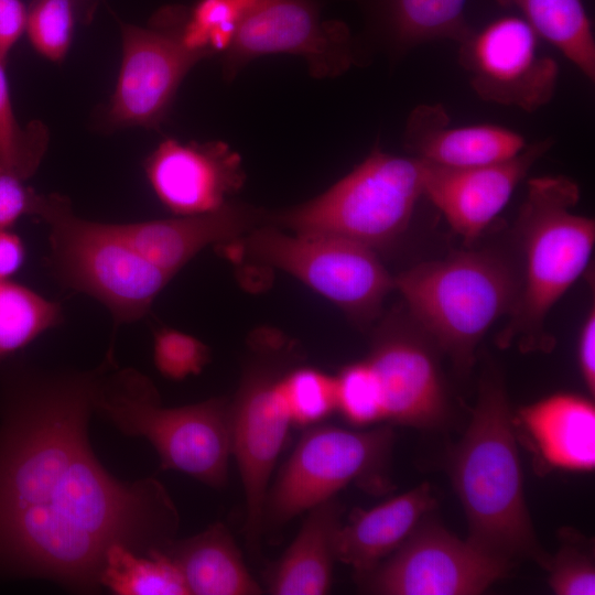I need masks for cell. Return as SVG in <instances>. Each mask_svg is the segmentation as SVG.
<instances>
[{
    "label": "cell",
    "instance_id": "6da1fadb",
    "mask_svg": "<svg viewBox=\"0 0 595 595\" xmlns=\"http://www.w3.org/2000/svg\"><path fill=\"white\" fill-rule=\"evenodd\" d=\"M99 368L32 371L10 380L0 402V575L67 591L101 589L107 551H165L177 508L153 477L127 483L88 439Z\"/></svg>",
    "mask_w": 595,
    "mask_h": 595
},
{
    "label": "cell",
    "instance_id": "7a4b0ae2",
    "mask_svg": "<svg viewBox=\"0 0 595 595\" xmlns=\"http://www.w3.org/2000/svg\"><path fill=\"white\" fill-rule=\"evenodd\" d=\"M512 414L504 380L494 368L480 379L470 423L450 457V477L464 509L467 540L510 562L551 560L526 505Z\"/></svg>",
    "mask_w": 595,
    "mask_h": 595
},
{
    "label": "cell",
    "instance_id": "3957f363",
    "mask_svg": "<svg viewBox=\"0 0 595 595\" xmlns=\"http://www.w3.org/2000/svg\"><path fill=\"white\" fill-rule=\"evenodd\" d=\"M580 187L565 175L532 177L519 209L515 234L522 255L520 290L497 345L513 342L522 351L549 350L545 329L555 303L587 268L595 245V221L572 208Z\"/></svg>",
    "mask_w": 595,
    "mask_h": 595
},
{
    "label": "cell",
    "instance_id": "277c9868",
    "mask_svg": "<svg viewBox=\"0 0 595 595\" xmlns=\"http://www.w3.org/2000/svg\"><path fill=\"white\" fill-rule=\"evenodd\" d=\"M408 314L445 354L455 370L467 375L489 328L512 312L520 271L493 249L465 250L421 262L394 278Z\"/></svg>",
    "mask_w": 595,
    "mask_h": 595
},
{
    "label": "cell",
    "instance_id": "5b68a950",
    "mask_svg": "<svg viewBox=\"0 0 595 595\" xmlns=\"http://www.w3.org/2000/svg\"><path fill=\"white\" fill-rule=\"evenodd\" d=\"M110 354L99 367L94 411L128 436L144 437L156 451L161 469L183 473L202 484H227L232 456L230 400L164 407L154 383L133 368L118 369Z\"/></svg>",
    "mask_w": 595,
    "mask_h": 595
},
{
    "label": "cell",
    "instance_id": "8992f818",
    "mask_svg": "<svg viewBox=\"0 0 595 595\" xmlns=\"http://www.w3.org/2000/svg\"><path fill=\"white\" fill-rule=\"evenodd\" d=\"M37 217L50 227V264L56 279L100 302L116 324L143 317L172 279L142 259L112 224L77 216L62 195H42Z\"/></svg>",
    "mask_w": 595,
    "mask_h": 595
},
{
    "label": "cell",
    "instance_id": "52a82bcc",
    "mask_svg": "<svg viewBox=\"0 0 595 595\" xmlns=\"http://www.w3.org/2000/svg\"><path fill=\"white\" fill-rule=\"evenodd\" d=\"M425 171L426 163L418 158L375 148L326 192L270 220L292 232L343 237L376 250L408 228L424 197Z\"/></svg>",
    "mask_w": 595,
    "mask_h": 595
},
{
    "label": "cell",
    "instance_id": "ba28073f",
    "mask_svg": "<svg viewBox=\"0 0 595 595\" xmlns=\"http://www.w3.org/2000/svg\"><path fill=\"white\" fill-rule=\"evenodd\" d=\"M393 442L390 425L367 431L321 423L306 428L269 486L262 515L263 537L334 498L353 483L370 491L386 488Z\"/></svg>",
    "mask_w": 595,
    "mask_h": 595
},
{
    "label": "cell",
    "instance_id": "9c48e42d",
    "mask_svg": "<svg viewBox=\"0 0 595 595\" xmlns=\"http://www.w3.org/2000/svg\"><path fill=\"white\" fill-rule=\"evenodd\" d=\"M248 255L295 277L359 325L371 323L394 289L376 250L329 235L256 227L242 240Z\"/></svg>",
    "mask_w": 595,
    "mask_h": 595
},
{
    "label": "cell",
    "instance_id": "30bf717a",
    "mask_svg": "<svg viewBox=\"0 0 595 595\" xmlns=\"http://www.w3.org/2000/svg\"><path fill=\"white\" fill-rule=\"evenodd\" d=\"M284 358L278 348L259 347L230 400L232 456L245 498L242 533L247 549L260 555L262 515L270 478L292 426L282 386Z\"/></svg>",
    "mask_w": 595,
    "mask_h": 595
},
{
    "label": "cell",
    "instance_id": "8fae6325",
    "mask_svg": "<svg viewBox=\"0 0 595 595\" xmlns=\"http://www.w3.org/2000/svg\"><path fill=\"white\" fill-rule=\"evenodd\" d=\"M186 14L184 8H169L147 28L121 23L122 61L106 108L111 128L158 127L184 76L205 58L182 41Z\"/></svg>",
    "mask_w": 595,
    "mask_h": 595
},
{
    "label": "cell",
    "instance_id": "7c38bea8",
    "mask_svg": "<svg viewBox=\"0 0 595 595\" xmlns=\"http://www.w3.org/2000/svg\"><path fill=\"white\" fill-rule=\"evenodd\" d=\"M513 562L421 521L405 541L357 581L380 595H476L505 577Z\"/></svg>",
    "mask_w": 595,
    "mask_h": 595
},
{
    "label": "cell",
    "instance_id": "4fadbf2b",
    "mask_svg": "<svg viewBox=\"0 0 595 595\" xmlns=\"http://www.w3.org/2000/svg\"><path fill=\"white\" fill-rule=\"evenodd\" d=\"M539 42L524 19L504 17L459 42L457 61L482 100L532 112L551 101L559 78Z\"/></svg>",
    "mask_w": 595,
    "mask_h": 595
},
{
    "label": "cell",
    "instance_id": "5bb4252c",
    "mask_svg": "<svg viewBox=\"0 0 595 595\" xmlns=\"http://www.w3.org/2000/svg\"><path fill=\"white\" fill-rule=\"evenodd\" d=\"M278 53L303 57L317 78L342 75L357 57L348 28L322 21L313 1L260 0L238 23L224 75L230 78L253 58Z\"/></svg>",
    "mask_w": 595,
    "mask_h": 595
},
{
    "label": "cell",
    "instance_id": "9a60e30c",
    "mask_svg": "<svg viewBox=\"0 0 595 595\" xmlns=\"http://www.w3.org/2000/svg\"><path fill=\"white\" fill-rule=\"evenodd\" d=\"M440 350L409 314L377 329L366 358L378 380L383 420L418 429L444 424L450 413Z\"/></svg>",
    "mask_w": 595,
    "mask_h": 595
},
{
    "label": "cell",
    "instance_id": "2e32d148",
    "mask_svg": "<svg viewBox=\"0 0 595 595\" xmlns=\"http://www.w3.org/2000/svg\"><path fill=\"white\" fill-rule=\"evenodd\" d=\"M548 138L527 144L508 160L473 167L426 163L424 197L465 244L475 241L505 208L534 163L552 147Z\"/></svg>",
    "mask_w": 595,
    "mask_h": 595
},
{
    "label": "cell",
    "instance_id": "e0dca14e",
    "mask_svg": "<svg viewBox=\"0 0 595 595\" xmlns=\"http://www.w3.org/2000/svg\"><path fill=\"white\" fill-rule=\"evenodd\" d=\"M158 199L176 216L218 209L244 181L239 155L220 141H162L145 159Z\"/></svg>",
    "mask_w": 595,
    "mask_h": 595
},
{
    "label": "cell",
    "instance_id": "ac0fdd59",
    "mask_svg": "<svg viewBox=\"0 0 595 595\" xmlns=\"http://www.w3.org/2000/svg\"><path fill=\"white\" fill-rule=\"evenodd\" d=\"M262 219V213L227 202L209 213L112 225L142 259L173 278L204 248L245 236Z\"/></svg>",
    "mask_w": 595,
    "mask_h": 595
},
{
    "label": "cell",
    "instance_id": "d6986e66",
    "mask_svg": "<svg viewBox=\"0 0 595 595\" xmlns=\"http://www.w3.org/2000/svg\"><path fill=\"white\" fill-rule=\"evenodd\" d=\"M411 156L445 167L488 165L513 158L526 148L518 132L495 125L452 127L442 104L418 105L403 132Z\"/></svg>",
    "mask_w": 595,
    "mask_h": 595
},
{
    "label": "cell",
    "instance_id": "ffe728a7",
    "mask_svg": "<svg viewBox=\"0 0 595 595\" xmlns=\"http://www.w3.org/2000/svg\"><path fill=\"white\" fill-rule=\"evenodd\" d=\"M428 483L367 509H358L335 536V558L360 578L393 553L433 509Z\"/></svg>",
    "mask_w": 595,
    "mask_h": 595
},
{
    "label": "cell",
    "instance_id": "44dd1931",
    "mask_svg": "<svg viewBox=\"0 0 595 595\" xmlns=\"http://www.w3.org/2000/svg\"><path fill=\"white\" fill-rule=\"evenodd\" d=\"M519 420L543 459L555 468L595 466V407L576 393H554L519 411Z\"/></svg>",
    "mask_w": 595,
    "mask_h": 595
},
{
    "label": "cell",
    "instance_id": "7402d4cb",
    "mask_svg": "<svg viewBox=\"0 0 595 595\" xmlns=\"http://www.w3.org/2000/svg\"><path fill=\"white\" fill-rule=\"evenodd\" d=\"M306 512L292 543L266 573L269 594L323 595L331 588L342 507L334 497Z\"/></svg>",
    "mask_w": 595,
    "mask_h": 595
},
{
    "label": "cell",
    "instance_id": "603a6c76",
    "mask_svg": "<svg viewBox=\"0 0 595 595\" xmlns=\"http://www.w3.org/2000/svg\"><path fill=\"white\" fill-rule=\"evenodd\" d=\"M164 552L177 565L190 594L263 593L249 572L234 536L220 521L209 524L193 537L175 539Z\"/></svg>",
    "mask_w": 595,
    "mask_h": 595
},
{
    "label": "cell",
    "instance_id": "cb8c5ba5",
    "mask_svg": "<svg viewBox=\"0 0 595 595\" xmlns=\"http://www.w3.org/2000/svg\"><path fill=\"white\" fill-rule=\"evenodd\" d=\"M515 8L540 39L555 46L591 82L595 39L583 0H496Z\"/></svg>",
    "mask_w": 595,
    "mask_h": 595
},
{
    "label": "cell",
    "instance_id": "d4e9b609",
    "mask_svg": "<svg viewBox=\"0 0 595 595\" xmlns=\"http://www.w3.org/2000/svg\"><path fill=\"white\" fill-rule=\"evenodd\" d=\"M100 585L118 595L190 594L177 565L164 551L139 554L121 544L107 551Z\"/></svg>",
    "mask_w": 595,
    "mask_h": 595
},
{
    "label": "cell",
    "instance_id": "484cf974",
    "mask_svg": "<svg viewBox=\"0 0 595 595\" xmlns=\"http://www.w3.org/2000/svg\"><path fill=\"white\" fill-rule=\"evenodd\" d=\"M467 0H386L392 35L410 47L435 40L462 42L473 29L466 21Z\"/></svg>",
    "mask_w": 595,
    "mask_h": 595
},
{
    "label": "cell",
    "instance_id": "4316f807",
    "mask_svg": "<svg viewBox=\"0 0 595 595\" xmlns=\"http://www.w3.org/2000/svg\"><path fill=\"white\" fill-rule=\"evenodd\" d=\"M62 307L12 280L0 281V364L62 322Z\"/></svg>",
    "mask_w": 595,
    "mask_h": 595
},
{
    "label": "cell",
    "instance_id": "83f0119b",
    "mask_svg": "<svg viewBox=\"0 0 595 595\" xmlns=\"http://www.w3.org/2000/svg\"><path fill=\"white\" fill-rule=\"evenodd\" d=\"M6 61L0 58V166L23 180L39 169L48 147V129L40 120L22 126L13 110Z\"/></svg>",
    "mask_w": 595,
    "mask_h": 595
},
{
    "label": "cell",
    "instance_id": "f1b7e54d",
    "mask_svg": "<svg viewBox=\"0 0 595 595\" xmlns=\"http://www.w3.org/2000/svg\"><path fill=\"white\" fill-rule=\"evenodd\" d=\"M292 425L309 428L336 411L335 377L315 368H290L282 378Z\"/></svg>",
    "mask_w": 595,
    "mask_h": 595
},
{
    "label": "cell",
    "instance_id": "f546056e",
    "mask_svg": "<svg viewBox=\"0 0 595 595\" xmlns=\"http://www.w3.org/2000/svg\"><path fill=\"white\" fill-rule=\"evenodd\" d=\"M335 382L336 411L347 422L365 426L383 420L380 387L367 359L342 368Z\"/></svg>",
    "mask_w": 595,
    "mask_h": 595
},
{
    "label": "cell",
    "instance_id": "4dcf8cb0",
    "mask_svg": "<svg viewBox=\"0 0 595 595\" xmlns=\"http://www.w3.org/2000/svg\"><path fill=\"white\" fill-rule=\"evenodd\" d=\"M75 0H34L28 11L30 43L43 57L61 62L66 56L74 32Z\"/></svg>",
    "mask_w": 595,
    "mask_h": 595
},
{
    "label": "cell",
    "instance_id": "1f68e13d",
    "mask_svg": "<svg viewBox=\"0 0 595 595\" xmlns=\"http://www.w3.org/2000/svg\"><path fill=\"white\" fill-rule=\"evenodd\" d=\"M209 361V348L184 332L163 327L153 334V363L170 380H183L201 374Z\"/></svg>",
    "mask_w": 595,
    "mask_h": 595
},
{
    "label": "cell",
    "instance_id": "d6a6232c",
    "mask_svg": "<svg viewBox=\"0 0 595 595\" xmlns=\"http://www.w3.org/2000/svg\"><path fill=\"white\" fill-rule=\"evenodd\" d=\"M549 585L558 595H594L595 567L593 556L572 543H563L551 556Z\"/></svg>",
    "mask_w": 595,
    "mask_h": 595
},
{
    "label": "cell",
    "instance_id": "836d02e7",
    "mask_svg": "<svg viewBox=\"0 0 595 595\" xmlns=\"http://www.w3.org/2000/svg\"><path fill=\"white\" fill-rule=\"evenodd\" d=\"M42 195L0 166V229H11L23 216H37Z\"/></svg>",
    "mask_w": 595,
    "mask_h": 595
},
{
    "label": "cell",
    "instance_id": "e575fe53",
    "mask_svg": "<svg viewBox=\"0 0 595 595\" xmlns=\"http://www.w3.org/2000/svg\"><path fill=\"white\" fill-rule=\"evenodd\" d=\"M28 11L21 0H0V58H7L26 28Z\"/></svg>",
    "mask_w": 595,
    "mask_h": 595
},
{
    "label": "cell",
    "instance_id": "d590c367",
    "mask_svg": "<svg viewBox=\"0 0 595 595\" xmlns=\"http://www.w3.org/2000/svg\"><path fill=\"white\" fill-rule=\"evenodd\" d=\"M577 361L588 393H595V307L592 305L582 324L577 340Z\"/></svg>",
    "mask_w": 595,
    "mask_h": 595
},
{
    "label": "cell",
    "instance_id": "8d00e7d4",
    "mask_svg": "<svg viewBox=\"0 0 595 595\" xmlns=\"http://www.w3.org/2000/svg\"><path fill=\"white\" fill-rule=\"evenodd\" d=\"M25 260L22 239L11 229H0V281L12 280Z\"/></svg>",
    "mask_w": 595,
    "mask_h": 595
}]
</instances>
